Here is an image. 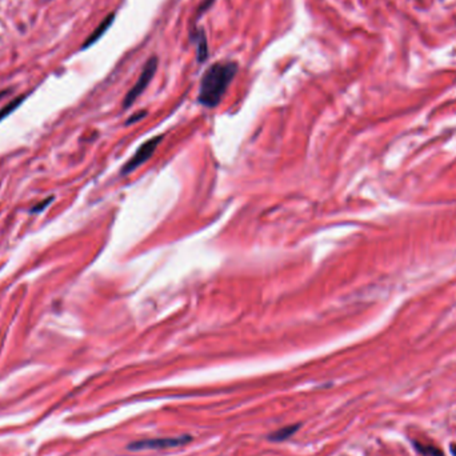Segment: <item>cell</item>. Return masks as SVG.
Masks as SVG:
<instances>
[{
    "mask_svg": "<svg viewBox=\"0 0 456 456\" xmlns=\"http://www.w3.org/2000/svg\"><path fill=\"white\" fill-rule=\"evenodd\" d=\"M414 445H415V448L424 456H443L441 449H439L438 447H435V445L420 443V441H414Z\"/></svg>",
    "mask_w": 456,
    "mask_h": 456,
    "instance_id": "9c48e42d",
    "label": "cell"
},
{
    "mask_svg": "<svg viewBox=\"0 0 456 456\" xmlns=\"http://www.w3.org/2000/svg\"><path fill=\"white\" fill-rule=\"evenodd\" d=\"M54 200V196H48V198L43 199L41 202H39L37 204L32 207V210H31V213H40L41 211H44L48 206H50V203Z\"/></svg>",
    "mask_w": 456,
    "mask_h": 456,
    "instance_id": "30bf717a",
    "label": "cell"
},
{
    "mask_svg": "<svg viewBox=\"0 0 456 456\" xmlns=\"http://www.w3.org/2000/svg\"><path fill=\"white\" fill-rule=\"evenodd\" d=\"M144 115H146V112H138L136 115H133V116H131V118L127 120V124H129V123H135L136 120H139V119L143 118Z\"/></svg>",
    "mask_w": 456,
    "mask_h": 456,
    "instance_id": "7c38bea8",
    "label": "cell"
},
{
    "mask_svg": "<svg viewBox=\"0 0 456 456\" xmlns=\"http://www.w3.org/2000/svg\"><path fill=\"white\" fill-rule=\"evenodd\" d=\"M158 64H159L158 56H151V58L146 62L139 79H138L136 83L133 84L132 88L127 92V95H125L124 100H123V108H124V110H127V108H129V107L132 106V104L136 102L138 98L146 91V88H147L148 84L151 83L155 74H156Z\"/></svg>",
    "mask_w": 456,
    "mask_h": 456,
    "instance_id": "7a4b0ae2",
    "label": "cell"
},
{
    "mask_svg": "<svg viewBox=\"0 0 456 456\" xmlns=\"http://www.w3.org/2000/svg\"><path fill=\"white\" fill-rule=\"evenodd\" d=\"M239 71L236 62H217L213 63L203 74L199 85L198 102L202 106L213 108L220 103L224 98L228 87L235 79Z\"/></svg>",
    "mask_w": 456,
    "mask_h": 456,
    "instance_id": "6da1fadb",
    "label": "cell"
},
{
    "mask_svg": "<svg viewBox=\"0 0 456 456\" xmlns=\"http://www.w3.org/2000/svg\"><path fill=\"white\" fill-rule=\"evenodd\" d=\"M8 92H10V89H4V91H0V99H3L4 96L7 95Z\"/></svg>",
    "mask_w": 456,
    "mask_h": 456,
    "instance_id": "4fadbf2b",
    "label": "cell"
},
{
    "mask_svg": "<svg viewBox=\"0 0 456 456\" xmlns=\"http://www.w3.org/2000/svg\"><path fill=\"white\" fill-rule=\"evenodd\" d=\"M451 453L456 456V444H451Z\"/></svg>",
    "mask_w": 456,
    "mask_h": 456,
    "instance_id": "5bb4252c",
    "label": "cell"
},
{
    "mask_svg": "<svg viewBox=\"0 0 456 456\" xmlns=\"http://www.w3.org/2000/svg\"><path fill=\"white\" fill-rule=\"evenodd\" d=\"M191 39L196 43V58L199 63H204L210 56V48L207 41L206 32L203 28H195L191 31Z\"/></svg>",
    "mask_w": 456,
    "mask_h": 456,
    "instance_id": "8992f818",
    "label": "cell"
},
{
    "mask_svg": "<svg viewBox=\"0 0 456 456\" xmlns=\"http://www.w3.org/2000/svg\"><path fill=\"white\" fill-rule=\"evenodd\" d=\"M300 428V424H294V426H288V427H283V428H280V430L275 431L272 434L268 435V439L272 441H284L290 439L292 435L296 432V431Z\"/></svg>",
    "mask_w": 456,
    "mask_h": 456,
    "instance_id": "52a82bcc",
    "label": "cell"
},
{
    "mask_svg": "<svg viewBox=\"0 0 456 456\" xmlns=\"http://www.w3.org/2000/svg\"><path fill=\"white\" fill-rule=\"evenodd\" d=\"M26 98H27L26 95L18 96V98H15V99H14V100H11V102H10V103H8L7 106H4L3 108L0 110V122H2L3 119L7 118L8 115L12 114V112H14V111H15L16 108H18V107L23 103V102H24V99H26Z\"/></svg>",
    "mask_w": 456,
    "mask_h": 456,
    "instance_id": "ba28073f",
    "label": "cell"
},
{
    "mask_svg": "<svg viewBox=\"0 0 456 456\" xmlns=\"http://www.w3.org/2000/svg\"><path fill=\"white\" fill-rule=\"evenodd\" d=\"M192 440L190 435H183L177 438H159V439H143L129 443L128 449L132 451H142V449H166L173 448V447H180L183 444H187Z\"/></svg>",
    "mask_w": 456,
    "mask_h": 456,
    "instance_id": "3957f363",
    "label": "cell"
},
{
    "mask_svg": "<svg viewBox=\"0 0 456 456\" xmlns=\"http://www.w3.org/2000/svg\"><path fill=\"white\" fill-rule=\"evenodd\" d=\"M114 20H115V12H111L110 15H107L106 18L100 22V24L96 27L95 30L92 31V33L89 35L87 39L84 40V43L81 44L80 50H87V48L92 47V45L98 43V41L102 39V37L106 35V32L110 30V27L114 24Z\"/></svg>",
    "mask_w": 456,
    "mask_h": 456,
    "instance_id": "5b68a950",
    "label": "cell"
},
{
    "mask_svg": "<svg viewBox=\"0 0 456 456\" xmlns=\"http://www.w3.org/2000/svg\"><path fill=\"white\" fill-rule=\"evenodd\" d=\"M215 3V0H203L202 4L199 6L198 10H196V16H200L202 14H204L206 11H208L211 7H212V4Z\"/></svg>",
    "mask_w": 456,
    "mask_h": 456,
    "instance_id": "8fae6325",
    "label": "cell"
},
{
    "mask_svg": "<svg viewBox=\"0 0 456 456\" xmlns=\"http://www.w3.org/2000/svg\"><path fill=\"white\" fill-rule=\"evenodd\" d=\"M163 136H156V138H152L150 139L148 142L143 144V146H140L138 148V151L135 152L132 158L129 159L128 162L125 163L124 167L122 169V173L123 175H127V173L132 172L135 169L138 168L139 166H142L143 163H146L148 159L151 158L152 155H154L155 150L158 148L159 143H160V140H162Z\"/></svg>",
    "mask_w": 456,
    "mask_h": 456,
    "instance_id": "277c9868",
    "label": "cell"
}]
</instances>
